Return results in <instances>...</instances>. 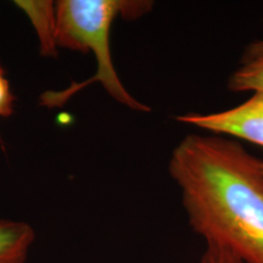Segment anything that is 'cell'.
Segmentation results:
<instances>
[{"label":"cell","mask_w":263,"mask_h":263,"mask_svg":"<svg viewBox=\"0 0 263 263\" xmlns=\"http://www.w3.org/2000/svg\"><path fill=\"white\" fill-rule=\"evenodd\" d=\"M229 90L263 91V39L252 42L228 81Z\"/></svg>","instance_id":"cell-6"},{"label":"cell","mask_w":263,"mask_h":263,"mask_svg":"<svg viewBox=\"0 0 263 263\" xmlns=\"http://www.w3.org/2000/svg\"><path fill=\"white\" fill-rule=\"evenodd\" d=\"M153 5V2L139 0H60L55 3L58 48L80 52L91 51L97 60V72L87 81L71 84L64 90L43 93L39 98L42 106H62L88 85L100 83L117 103L139 112H150L151 108L132 97L118 77L111 57L110 33L117 17L138 18L146 15Z\"/></svg>","instance_id":"cell-2"},{"label":"cell","mask_w":263,"mask_h":263,"mask_svg":"<svg viewBox=\"0 0 263 263\" xmlns=\"http://www.w3.org/2000/svg\"><path fill=\"white\" fill-rule=\"evenodd\" d=\"M15 95L12 94L5 70L0 65V118L11 116L14 112Z\"/></svg>","instance_id":"cell-8"},{"label":"cell","mask_w":263,"mask_h":263,"mask_svg":"<svg viewBox=\"0 0 263 263\" xmlns=\"http://www.w3.org/2000/svg\"><path fill=\"white\" fill-rule=\"evenodd\" d=\"M168 170L196 234L244 263H263L261 160L238 141L189 134L174 147Z\"/></svg>","instance_id":"cell-1"},{"label":"cell","mask_w":263,"mask_h":263,"mask_svg":"<svg viewBox=\"0 0 263 263\" xmlns=\"http://www.w3.org/2000/svg\"><path fill=\"white\" fill-rule=\"evenodd\" d=\"M262 170H263V161H262Z\"/></svg>","instance_id":"cell-9"},{"label":"cell","mask_w":263,"mask_h":263,"mask_svg":"<svg viewBox=\"0 0 263 263\" xmlns=\"http://www.w3.org/2000/svg\"><path fill=\"white\" fill-rule=\"evenodd\" d=\"M34 239V230L28 223L0 219V263L27 262Z\"/></svg>","instance_id":"cell-5"},{"label":"cell","mask_w":263,"mask_h":263,"mask_svg":"<svg viewBox=\"0 0 263 263\" xmlns=\"http://www.w3.org/2000/svg\"><path fill=\"white\" fill-rule=\"evenodd\" d=\"M200 263H244L232 250L216 241H206Z\"/></svg>","instance_id":"cell-7"},{"label":"cell","mask_w":263,"mask_h":263,"mask_svg":"<svg viewBox=\"0 0 263 263\" xmlns=\"http://www.w3.org/2000/svg\"><path fill=\"white\" fill-rule=\"evenodd\" d=\"M16 6L31 20L39 38V48L43 57H57L58 45L55 41L57 31V6L50 0H18Z\"/></svg>","instance_id":"cell-4"},{"label":"cell","mask_w":263,"mask_h":263,"mask_svg":"<svg viewBox=\"0 0 263 263\" xmlns=\"http://www.w3.org/2000/svg\"><path fill=\"white\" fill-rule=\"evenodd\" d=\"M177 121L213 133L248 140L263 146V91H254L239 106L213 114H186Z\"/></svg>","instance_id":"cell-3"}]
</instances>
